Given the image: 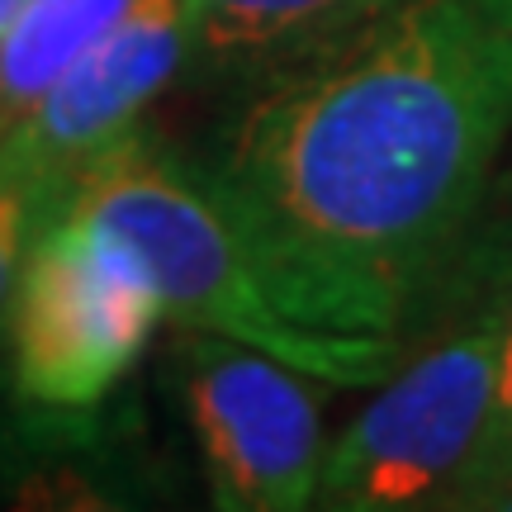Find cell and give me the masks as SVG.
I'll list each match as a JSON object with an SVG mask.
<instances>
[{"mask_svg": "<svg viewBox=\"0 0 512 512\" xmlns=\"http://www.w3.org/2000/svg\"><path fill=\"white\" fill-rule=\"evenodd\" d=\"M133 5L138 0H24L10 34L0 38V143Z\"/></svg>", "mask_w": 512, "mask_h": 512, "instance_id": "cell-7", "label": "cell"}, {"mask_svg": "<svg viewBox=\"0 0 512 512\" xmlns=\"http://www.w3.org/2000/svg\"><path fill=\"white\" fill-rule=\"evenodd\" d=\"M185 394L219 508L294 512L318 498L323 432L299 370L242 342H190Z\"/></svg>", "mask_w": 512, "mask_h": 512, "instance_id": "cell-5", "label": "cell"}, {"mask_svg": "<svg viewBox=\"0 0 512 512\" xmlns=\"http://www.w3.org/2000/svg\"><path fill=\"white\" fill-rule=\"evenodd\" d=\"M479 508H512V479H508V484H498L494 494L479 498Z\"/></svg>", "mask_w": 512, "mask_h": 512, "instance_id": "cell-11", "label": "cell"}, {"mask_svg": "<svg viewBox=\"0 0 512 512\" xmlns=\"http://www.w3.org/2000/svg\"><path fill=\"white\" fill-rule=\"evenodd\" d=\"M162 299L128 252L62 209L19 275L5 323L10 380L48 418H81L138 361Z\"/></svg>", "mask_w": 512, "mask_h": 512, "instance_id": "cell-3", "label": "cell"}, {"mask_svg": "<svg viewBox=\"0 0 512 512\" xmlns=\"http://www.w3.org/2000/svg\"><path fill=\"white\" fill-rule=\"evenodd\" d=\"M512 124V0H422L394 34L271 95L228 166L294 247L399 280L475 204Z\"/></svg>", "mask_w": 512, "mask_h": 512, "instance_id": "cell-1", "label": "cell"}, {"mask_svg": "<svg viewBox=\"0 0 512 512\" xmlns=\"http://www.w3.org/2000/svg\"><path fill=\"white\" fill-rule=\"evenodd\" d=\"M19 10H24V0H0V38L10 34V24H15Z\"/></svg>", "mask_w": 512, "mask_h": 512, "instance_id": "cell-12", "label": "cell"}, {"mask_svg": "<svg viewBox=\"0 0 512 512\" xmlns=\"http://www.w3.org/2000/svg\"><path fill=\"white\" fill-rule=\"evenodd\" d=\"M62 204L67 195L57 185H48L43 176L24 171L0 152V337H5V323L15 309L19 275L29 266L43 228L62 214Z\"/></svg>", "mask_w": 512, "mask_h": 512, "instance_id": "cell-9", "label": "cell"}, {"mask_svg": "<svg viewBox=\"0 0 512 512\" xmlns=\"http://www.w3.org/2000/svg\"><path fill=\"white\" fill-rule=\"evenodd\" d=\"M62 209L128 252L185 328L332 384H370L394 361L399 280L294 247L223 171L171 162L133 133L76 176Z\"/></svg>", "mask_w": 512, "mask_h": 512, "instance_id": "cell-2", "label": "cell"}, {"mask_svg": "<svg viewBox=\"0 0 512 512\" xmlns=\"http://www.w3.org/2000/svg\"><path fill=\"white\" fill-rule=\"evenodd\" d=\"M498 347L503 328L484 323L403 370L323 456L318 503L408 508L456 489L489 432Z\"/></svg>", "mask_w": 512, "mask_h": 512, "instance_id": "cell-4", "label": "cell"}, {"mask_svg": "<svg viewBox=\"0 0 512 512\" xmlns=\"http://www.w3.org/2000/svg\"><path fill=\"white\" fill-rule=\"evenodd\" d=\"M512 479V318L503 328V347H498V389H494V413H489V432L479 456L470 460V470L451 494L460 503H479L484 494H494L498 484Z\"/></svg>", "mask_w": 512, "mask_h": 512, "instance_id": "cell-10", "label": "cell"}, {"mask_svg": "<svg viewBox=\"0 0 512 512\" xmlns=\"http://www.w3.org/2000/svg\"><path fill=\"white\" fill-rule=\"evenodd\" d=\"M190 38L204 53H261L342 15L351 0H185Z\"/></svg>", "mask_w": 512, "mask_h": 512, "instance_id": "cell-8", "label": "cell"}, {"mask_svg": "<svg viewBox=\"0 0 512 512\" xmlns=\"http://www.w3.org/2000/svg\"><path fill=\"white\" fill-rule=\"evenodd\" d=\"M190 48L195 38L185 0H138L62 72V81L0 143V152L72 195L86 166L133 138L138 114L181 72Z\"/></svg>", "mask_w": 512, "mask_h": 512, "instance_id": "cell-6", "label": "cell"}]
</instances>
